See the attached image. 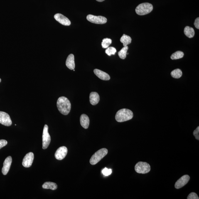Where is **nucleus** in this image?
<instances>
[{
    "instance_id": "nucleus-30",
    "label": "nucleus",
    "mask_w": 199,
    "mask_h": 199,
    "mask_svg": "<svg viewBox=\"0 0 199 199\" xmlns=\"http://www.w3.org/2000/svg\"><path fill=\"white\" fill-rule=\"evenodd\" d=\"M194 26H195V28H196L197 29H199V18H196V19H195V21H194Z\"/></svg>"
},
{
    "instance_id": "nucleus-2",
    "label": "nucleus",
    "mask_w": 199,
    "mask_h": 199,
    "mask_svg": "<svg viewBox=\"0 0 199 199\" xmlns=\"http://www.w3.org/2000/svg\"><path fill=\"white\" fill-rule=\"evenodd\" d=\"M133 116L132 111L129 109H123L117 111L115 119L118 122H124L132 119Z\"/></svg>"
},
{
    "instance_id": "nucleus-11",
    "label": "nucleus",
    "mask_w": 199,
    "mask_h": 199,
    "mask_svg": "<svg viewBox=\"0 0 199 199\" xmlns=\"http://www.w3.org/2000/svg\"><path fill=\"white\" fill-rule=\"evenodd\" d=\"M190 179V177L188 175H185L181 177L177 181L175 184V188L180 189L188 184Z\"/></svg>"
},
{
    "instance_id": "nucleus-18",
    "label": "nucleus",
    "mask_w": 199,
    "mask_h": 199,
    "mask_svg": "<svg viewBox=\"0 0 199 199\" xmlns=\"http://www.w3.org/2000/svg\"><path fill=\"white\" fill-rule=\"evenodd\" d=\"M184 33L185 35L189 38H193L195 35V31L193 28L188 26L185 27Z\"/></svg>"
},
{
    "instance_id": "nucleus-31",
    "label": "nucleus",
    "mask_w": 199,
    "mask_h": 199,
    "mask_svg": "<svg viewBox=\"0 0 199 199\" xmlns=\"http://www.w3.org/2000/svg\"><path fill=\"white\" fill-rule=\"evenodd\" d=\"M96 1L99 2H102L105 1V0H96Z\"/></svg>"
},
{
    "instance_id": "nucleus-21",
    "label": "nucleus",
    "mask_w": 199,
    "mask_h": 199,
    "mask_svg": "<svg viewBox=\"0 0 199 199\" xmlns=\"http://www.w3.org/2000/svg\"><path fill=\"white\" fill-rule=\"evenodd\" d=\"M128 49H129V47L127 46L123 47L122 49L118 53V55L119 58L122 60H124L126 58Z\"/></svg>"
},
{
    "instance_id": "nucleus-32",
    "label": "nucleus",
    "mask_w": 199,
    "mask_h": 199,
    "mask_svg": "<svg viewBox=\"0 0 199 199\" xmlns=\"http://www.w3.org/2000/svg\"><path fill=\"white\" fill-rule=\"evenodd\" d=\"M1 78H0V83H1Z\"/></svg>"
},
{
    "instance_id": "nucleus-9",
    "label": "nucleus",
    "mask_w": 199,
    "mask_h": 199,
    "mask_svg": "<svg viewBox=\"0 0 199 199\" xmlns=\"http://www.w3.org/2000/svg\"><path fill=\"white\" fill-rule=\"evenodd\" d=\"M34 155L32 152H29L23 158L22 165L25 168H28L31 166L32 164Z\"/></svg>"
},
{
    "instance_id": "nucleus-10",
    "label": "nucleus",
    "mask_w": 199,
    "mask_h": 199,
    "mask_svg": "<svg viewBox=\"0 0 199 199\" xmlns=\"http://www.w3.org/2000/svg\"><path fill=\"white\" fill-rule=\"evenodd\" d=\"M67 149L65 146H61L59 148L56 152L55 156L58 160H62L64 158L67 154Z\"/></svg>"
},
{
    "instance_id": "nucleus-4",
    "label": "nucleus",
    "mask_w": 199,
    "mask_h": 199,
    "mask_svg": "<svg viewBox=\"0 0 199 199\" xmlns=\"http://www.w3.org/2000/svg\"><path fill=\"white\" fill-rule=\"evenodd\" d=\"M108 152V150L106 148L99 150L91 157L90 160V164L93 165L96 164L107 154Z\"/></svg>"
},
{
    "instance_id": "nucleus-16",
    "label": "nucleus",
    "mask_w": 199,
    "mask_h": 199,
    "mask_svg": "<svg viewBox=\"0 0 199 199\" xmlns=\"http://www.w3.org/2000/svg\"><path fill=\"white\" fill-rule=\"evenodd\" d=\"M80 123L81 125L84 129H88L90 124V119L88 116L85 114H82L80 117Z\"/></svg>"
},
{
    "instance_id": "nucleus-34",
    "label": "nucleus",
    "mask_w": 199,
    "mask_h": 199,
    "mask_svg": "<svg viewBox=\"0 0 199 199\" xmlns=\"http://www.w3.org/2000/svg\"><path fill=\"white\" fill-rule=\"evenodd\" d=\"M73 70L74 71H75V70Z\"/></svg>"
},
{
    "instance_id": "nucleus-17",
    "label": "nucleus",
    "mask_w": 199,
    "mask_h": 199,
    "mask_svg": "<svg viewBox=\"0 0 199 199\" xmlns=\"http://www.w3.org/2000/svg\"><path fill=\"white\" fill-rule=\"evenodd\" d=\"M89 97L90 104L93 106L96 105L98 103L100 100L99 94L96 92H91Z\"/></svg>"
},
{
    "instance_id": "nucleus-6",
    "label": "nucleus",
    "mask_w": 199,
    "mask_h": 199,
    "mask_svg": "<svg viewBox=\"0 0 199 199\" xmlns=\"http://www.w3.org/2000/svg\"><path fill=\"white\" fill-rule=\"evenodd\" d=\"M48 126L45 125L44 128L43 134V149H46L50 144L51 138L48 133Z\"/></svg>"
},
{
    "instance_id": "nucleus-7",
    "label": "nucleus",
    "mask_w": 199,
    "mask_h": 199,
    "mask_svg": "<svg viewBox=\"0 0 199 199\" xmlns=\"http://www.w3.org/2000/svg\"><path fill=\"white\" fill-rule=\"evenodd\" d=\"M87 19L90 22L96 24H104L107 22V18L103 16H95L92 15H87Z\"/></svg>"
},
{
    "instance_id": "nucleus-20",
    "label": "nucleus",
    "mask_w": 199,
    "mask_h": 199,
    "mask_svg": "<svg viewBox=\"0 0 199 199\" xmlns=\"http://www.w3.org/2000/svg\"><path fill=\"white\" fill-rule=\"evenodd\" d=\"M120 41L123 44L124 46L125 47L130 44L132 41V39L129 35L124 34L121 38Z\"/></svg>"
},
{
    "instance_id": "nucleus-28",
    "label": "nucleus",
    "mask_w": 199,
    "mask_h": 199,
    "mask_svg": "<svg viewBox=\"0 0 199 199\" xmlns=\"http://www.w3.org/2000/svg\"><path fill=\"white\" fill-rule=\"evenodd\" d=\"M199 126H198L197 129L194 131L193 132V135L194 136H195L196 139L197 140H199Z\"/></svg>"
},
{
    "instance_id": "nucleus-19",
    "label": "nucleus",
    "mask_w": 199,
    "mask_h": 199,
    "mask_svg": "<svg viewBox=\"0 0 199 199\" xmlns=\"http://www.w3.org/2000/svg\"><path fill=\"white\" fill-rule=\"evenodd\" d=\"M42 187L44 189H50L51 190H54L57 189L58 186L56 184L53 182H46L42 185Z\"/></svg>"
},
{
    "instance_id": "nucleus-15",
    "label": "nucleus",
    "mask_w": 199,
    "mask_h": 199,
    "mask_svg": "<svg viewBox=\"0 0 199 199\" xmlns=\"http://www.w3.org/2000/svg\"><path fill=\"white\" fill-rule=\"evenodd\" d=\"M66 65L70 70H73L75 69V58L74 55L72 54H70L67 57L66 62Z\"/></svg>"
},
{
    "instance_id": "nucleus-26",
    "label": "nucleus",
    "mask_w": 199,
    "mask_h": 199,
    "mask_svg": "<svg viewBox=\"0 0 199 199\" xmlns=\"http://www.w3.org/2000/svg\"><path fill=\"white\" fill-rule=\"evenodd\" d=\"M112 172V170L111 169H108L107 168H106L103 169L102 171L103 174V175L104 176H109V175L111 174Z\"/></svg>"
},
{
    "instance_id": "nucleus-1",
    "label": "nucleus",
    "mask_w": 199,
    "mask_h": 199,
    "mask_svg": "<svg viewBox=\"0 0 199 199\" xmlns=\"http://www.w3.org/2000/svg\"><path fill=\"white\" fill-rule=\"evenodd\" d=\"M57 107L58 110L64 115H67L70 113L71 103L67 97L62 96L59 97L57 102Z\"/></svg>"
},
{
    "instance_id": "nucleus-23",
    "label": "nucleus",
    "mask_w": 199,
    "mask_h": 199,
    "mask_svg": "<svg viewBox=\"0 0 199 199\" xmlns=\"http://www.w3.org/2000/svg\"><path fill=\"white\" fill-rule=\"evenodd\" d=\"M184 54L181 51H177L172 54L171 59L173 60H178L183 58Z\"/></svg>"
},
{
    "instance_id": "nucleus-22",
    "label": "nucleus",
    "mask_w": 199,
    "mask_h": 199,
    "mask_svg": "<svg viewBox=\"0 0 199 199\" xmlns=\"http://www.w3.org/2000/svg\"><path fill=\"white\" fill-rule=\"evenodd\" d=\"M182 74V71L180 69H177L171 72V75L173 78L179 79L181 77Z\"/></svg>"
},
{
    "instance_id": "nucleus-27",
    "label": "nucleus",
    "mask_w": 199,
    "mask_h": 199,
    "mask_svg": "<svg viewBox=\"0 0 199 199\" xmlns=\"http://www.w3.org/2000/svg\"><path fill=\"white\" fill-rule=\"evenodd\" d=\"M188 199H199V197L196 193L192 192L188 195Z\"/></svg>"
},
{
    "instance_id": "nucleus-5",
    "label": "nucleus",
    "mask_w": 199,
    "mask_h": 199,
    "mask_svg": "<svg viewBox=\"0 0 199 199\" xmlns=\"http://www.w3.org/2000/svg\"><path fill=\"white\" fill-rule=\"evenodd\" d=\"M135 169L138 173L145 174L149 173L151 168L150 165L147 163L139 161L135 166Z\"/></svg>"
},
{
    "instance_id": "nucleus-12",
    "label": "nucleus",
    "mask_w": 199,
    "mask_h": 199,
    "mask_svg": "<svg viewBox=\"0 0 199 199\" xmlns=\"http://www.w3.org/2000/svg\"><path fill=\"white\" fill-rule=\"evenodd\" d=\"M54 17L57 21L64 26H69L71 24L70 20L66 17L60 13L55 14Z\"/></svg>"
},
{
    "instance_id": "nucleus-8",
    "label": "nucleus",
    "mask_w": 199,
    "mask_h": 199,
    "mask_svg": "<svg viewBox=\"0 0 199 199\" xmlns=\"http://www.w3.org/2000/svg\"><path fill=\"white\" fill-rule=\"evenodd\" d=\"M0 123L5 126H11L12 121L9 115L3 111H0Z\"/></svg>"
},
{
    "instance_id": "nucleus-14",
    "label": "nucleus",
    "mask_w": 199,
    "mask_h": 199,
    "mask_svg": "<svg viewBox=\"0 0 199 199\" xmlns=\"http://www.w3.org/2000/svg\"><path fill=\"white\" fill-rule=\"evenodd\" d=\"M94 72L97 77L102 80H109L110 79V76L108 74L98 69H95Z\"/></svg>"
},
{
    "instance_id": "nucleus-24",
    "label": "nucleus",
    "mask_w": 199,
    "mask_h": 199,
    "mask_svg": "<svg viewBox=\"0 0 199 199\" xmlns=\"http://www.w3.org/2000/svg\"><path fill=\"white\" fill-rule=\"evenodd\" d=\"M112 43V40L111 39L106 38L103 40L102 46L103 48H107Z\"/></svg>"
},
{
    "instance_id": "nucleus-3",
    "label": "nucleus",
    "mask_w": 199,
    "mask_h": 199,
    "mask_svg": "<svg viewBox=\"0 0 199 199\" xmlns=\"http://www.w3.org/2000/svg\"><path fill=\"white\" fill-rule=\"evenodd\" d=\"M153 6L152 5L149 3H144L139 4L135 9L137 14L143 16L149 14L152 11Z\"/></svg>"
},
{
    "instance_id": "nucleus-13",
    "label": "nucleus",
    "mask_w": 199,
    "mask_h": 199,
    "mask_svg": "<svg viewBox=\"0 0 199 199\" xmlns=\"http://www.w3.org/2000/svg\"><path fill=\"white\" fill-rule=\"evenodd\" d=\"M12 163V158L11 156L8 157L5 160L3 163V166L2 170L3 174L6 175L7 174L10 170V167Z\"/></svg>"
},
{
    "instance_id": "nucleus-29",
    "label": "nucleus",
    "mask_w": 199,
    "mask_h": 199,
    "mask_svg": "<svg viewBox=\"0 0 199 199\" xmlns=\"http://www.w3.org/2000/svg\"><path fill=\"white\" fill-rule=\"evenodd\" d=\"M8 144V142L5 140H0V149L6 145Z\"/></svg>"
},
{
    "instance_id": "nucleus-25",
    "label": "nucleus",
    "mask_w": 199,
    "mask_h": 199,
    "mask_svg": "<svg viewBox=\"0 0 199 199\" xmlns=\"http://www.w3.org/2000/svg\"><path fill=\"white\" fill-rule=\"evenodd\" d=\"M117 52V50L114 47H108L105 51V53L107 55L110 56L111 55H114Z\"/></svg>"
},
{
    "instance_id": "nucleus-33",
    "label": "nucleus",
    "mask_w": 199,
    "mask_h": 199,
    "mask_svg": "<svg viewBox=\"0 0 199 199\" xmlns=\"http://www.w3.org/2000/svg\"><path fill=\"white\" fill-rule=\"evenodd\" d=\"M129 53H127V54L128 55L129 54Z\"/></svg>"
}]
</instances>
